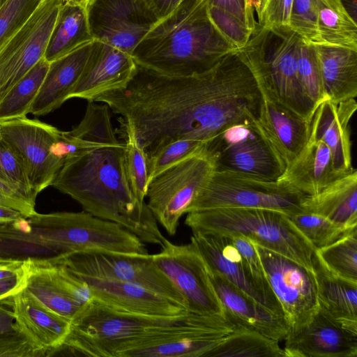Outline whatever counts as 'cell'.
<instances>
[{
    "instance_id": "d6986e66",
    "label": "cell",
    "mask_w": 357,
    "mask_h": 357,
    "mask_svg": "<svg viewBox=\"0 0 357 357\" xmlns=\"http://www.w3.org/2000/svg\"><path fill=\"white\" fill-rule=\"evenodd\" d=\"M208 272L224 316L236 329L254 331L278 341L287 338L289 329L284 317L252 299L218 273L209 268Z\"/></svg>"
},
{
    "instance_id": "8992f818",
    "label": "cell",
    "mask_w": 357,
    "mask_h": 357,
    "mask_svg": "<svg viewBox=\"0 0 357 357\" xmlns=\"http://www.w3.org/2000/svg\"><path fill=\"white\" fill-rule=\"evenodd\" d=\"M301 37L289 26H256L239 49L250 68L267 82L276 99L311 123L317 108L300 84L297 51Z\"/></svg>"
},
{
    "instance_id": "681fc988",
    "label": "cell",
    "mask_w": 357,
    "mask_h": 357,
    "mask_svg": "<svg viewBox=\"0 0 357 357\" xmlns=\"http://www.w3.org/2000/svg\"><path fill=\"white\" fill-rule=\"evenodd\" d=\"M207 1L208 5L225 10L246 25L244 0H207Z\"/></svg>"
},
{
    "instance_id": "5b68a950",
    "label": "cell",
    "mask_w": 357,
    "mask_h": 357,
    "mask_svg": "<svg viewBox=\"0 0 357 357\" xmlns=\"http://www.w3.org/2000/svg\"><path fill=\"white\" fill-rule=\"evenodd\" d=\"M185 224L192 231L245 236L313 270L317 248L283 212L253 208H212L188 213Z\"/></svg>"
},
{
    "instance_id": "7dc6e473",
    "label": "cell",
    "mask_w": 357,
    "mask_h": 357,
    "mask_svg": "<svg viewBox=\"0 0 357 357\" xmlns=\"http://www.w3.org/2000/svg\"><path fill=\"white\" fill-rule=\"evenodd\" d=\"M0 205L19 211L28 218L36 213L32 203L17 190L0 180Z\"/></svg>"
},
{
    "instance_id": "b9f144b4",
    "label": "cell",
    "mask_w": 357,
    "mask_h": 357,
    "mask_svg": "<svg viewBox=\"0 0 357 357\" xmlns=\"http://www.w3.org/2000/svg\"><path fill=\"white\" fill-rule=\"evenodd\" d=\"M43 0H6L0 7V50Z\"/></svg>"
},
{
    "instance_id": "8fae6325",
    "label": "cell",
    "mask_w": 357,
    "mask_h": 357,
    "mask_svg": "<svg viewBox=\"0 0 357 357\" xmlns=\"http://www.w3.org/2000/svg\"><path fill=\"white\" fill-rule=\"evenodd\" d=\"M152 257L184 298L188 312L225 317L208 266L192 240L188 244L176 245L166 239L160 252Z\"/></svg>"
},
{
    "instance_id": "bcb514c9",
    "label": "cell",
    "mask_w": 357,
    "mask_h": 357,
    "mask_svg": "<svg viewBox=\"0 0 357 357\" xmlns=\"http://www.w3.org/2000/svg\"><path fill=\"white\" fill-rule=\"evenodd\" d=\"M293 0H267L259 26H288Z\"/></svg>"
},
{
    "instance_id": "9c48e42d",
    "label": "cell",
    "mask_w": 357,
    "mask_h": 357,
    "mask_svg": "<svg viewBox=\"0 0 357 357\" xmlns=\"http://www.w3.org/2000/svg\"><path fill=\"white\" fill-rule=\"evenodd\" d=\"M255 118L234 123L206 145L215 170L229 171L276 181L286 165L257 125Z\"/></svg>"
},
{
    "instance_id": "7a4b0ae2",
    "label": "cell",
    "mask_w": 357,
    "mask_h": 357,
    "mask_svg": "<svg viewBox=\"0 0 357 357\" xmlns=\"http://www.w3.org/2000/svg\"><path fill=\"white\" fill-rule=\"evenodd\" d=\"M124 151V142L86 150L66 162L52 185L84 211L121 225L143 243L161 247L167 238L148 206H140L132 194Z\"/></svg>"
},
{
    "instance_id": "ee69618b",
    "label": "cell",
    "mask_w": 357,
    "mask_h": 357,
    "mask_svg": "<svg viewBox=\"0 0 357 357\" xmlns=\"http://www.w3.org/2000/svg\"><path fill=\"white\" fill-rule=\"evenodd\" d=\"M209 17L220 33L239 49L249 40L252 31L238 19L225 10L208 4Z\"/></svg>"
},
{
    "instance_id": "4316f807",
    "label": "cell",
    "mask_w": 357,
    "mask_h": 357,
    "mask_svg": "<svg viewBox=\"0 0 357 357\" xmlns=\"http://www.w3.org/2000/svg\"><path fill=\"white\" fill-rule=\"evenodd\" d=\"M236 329L234 325L186 332L148 342L124 352L121 357L204 356Z\"/></svg>"
},
{
    "instance_id": "ba28073f",
    "label": "cell",
    "mask_w": 357,
    "mask_h": 357,
    "mask_svg": "<svg viewBox=\"0 0 357 357\" xmlns=\"http://www.w3.org/2000/svg\"><path fill=\"white\" fill-rule=\"evenodd\" d=\"M214 170L213 160L206 149L169 167L149 183L147 206L169 234H176L180 218Z\"/></svg>"
},
{
    "instance_id": "f35d334b",
    "label": "cell",
    "mask_w": 357,
    "mask_h": 357,
    "mask_svg": "<svg viewBox=\"0 0 357 357\" xmlns=\"http://www.w3.org/2000/svg\"><path fill=\"white\" fill-rule=\"evenodd\" d=\"M289 218L317 249L332 244L350 231L345 230L329 219L310 211H303L289 215Z\"/></svg>"
},
{
    "instance_id": "52a82bcc",
    "label": "cell",
    "mask_w": 357,
    "mask_h": 357,
    "mask_svg": "<svg viewBox=\"0 0 357 357\" xmlns=\"http://www.w3.org/2000/svg\"><path fill=\"white\" fill-rule=\"evenodd\" d=\"M306 195L280 181L214 170L187 213L218 208L271 209L291 215L303 210Z\"/></svg>"
},
{
    "instance_id": "74e56055",
    "label": "cell",
    "mask_w": 357,
    "mask_h": 357,
    "mask_svg": "<svg viewBox=\"0 0 357 357\" xmlns=\"http://www.w3.org/2000/svg\"><path fill=\"white\" fill-rule=\"evenodd\" d=\"M297 73L303 90L317 107L328 100L324 90L315 45L301 38L297 51Z\"/></svg>"
},
{
    "instance_id": "8d00e7d4",
    "label": "cell",
    "mask_w": 357,
    "mask_h": 357,
    "mask_svg": "<svg viewBox=\"0 0 357 357\" xmlns=\"http://www.w3.org/2000/svg\"><path fill=\"white\" fill-rule=\"evenodd\" d=\"M107 105L88 102L84 116L79 123L69 132L79 139L93 143L117 144Z\"/></svg>"
},
{
    "instance_id": "60d3db41",
    "label": "cell",
    "mask_w": 357,
    "mask_h": 357,
    "mask_svg": "<svg viewBox=\"0 0 357 357\" xmlns=\"http://www.w3.org/2000/svg\"><path fill=\"white\" fill-rule=\"evenodd\" d=\"M0 180L36 204L37 195L30 185L22 159L1 135Z\"/></svg>"
},
{
    "instance_id": "11a10c76",
    "label": "cell",
    "mask_w": 357,
    "mask_h": 357,
    "mask_svg": "<svg viewBox=\"0 0 357 357\" xmlns=\"http://www.w3.org/2000/svg\"><path fill=\"white\" fill-rule=\"evenodd\" d=\"M245 3V12L246 18L247 27L252 32L257 24V22L255 18L254 11L250 7V0H244Z\"/></svg>"
},
{
    "instance_id": "e0dca14e",
    "label": "cell",
    "mask_w": 357,
    "mask_h": 357,
    "mask_svg": "<svg viewBox=\"0 0 357 357\" xmlns=\"http://www.w3.org/2000/svg\"><path fill=\"white\" fill-rule=\"evenodd\" d=\"M137 69V65L130 54L93 40L83 72L68 99L77 98L95 101L101 94L123 89Z\"/></svg>"
},
{
    "instance_id": "f1b7e54d",
    "label": "cell",
    "mask_w": 357,
    "mask_h": 357,
    "mask_svg": "<svg viewBox=\"0 0 357 357\" xmlns=\"http://www.w3.org/2000/svg\"><path fill=\"white\" fill-rule=\"evenodd\" d=\"M322 83L328 99L339 102L357 96V51L342 47L315 45Z\"/></svg>"
},
{
    "instance_id": "9a60e30c",
    "label": "cell",
    "mask_w": 357,
    "mask_h": 357,
    "mask_svg": "<svg viewBox=\"0 0 357 357\" xmlns=\"http://www.w3.org/2000/svg\"><path fill=\"white\" fill-rule=\"evenodd\" d=\"M85 8L93 39L130 55L158 22L142 0H89Z\"/></svg>"
},
{
    "instance_id": "7402d4cb",
    "label": "cell",
    "mask_w": 357,
    "mask_h": 357,
    "mask_svg": "<svg viewBox=\"0 0 357 357\" xmlns=\"http://www.w3.org/2000/svg\"><path fill=\"white\" fill-rule=\"evenodd\" d=\"M356 109L355 98L339 102L326 100L317 106L311 121L310 136L328 147L334 169L339 175L354 169L351 163L350 122Z\"/></svg>"
},
{
    "instance_id": "277c9868",
    "label": "cell",
    "mask_w": 357,
    "mask_h": 357,
    "mask_svg": "<svg viewBox=\"0 0 357 357\" xmlns=\"http://www.w3.org/2000/svg\"><path fill=\"white\" fill-rule=\"evenodd\" d=\"M223 316L186 312L158 317L118 312L91 299L71 319L70 332L56 351L75 356L121 357L125 351L150 341L177 334L225 326Z\"/></svg>"
},
{
    "instance_id": "f546056e",
    "label": "cell",
    "mask_w": 357,
    "mask_h": 357,
    "mask_svg": "<svg viewBox=\"0 0 357 357\" xmlns=\"http://www.w3.org/2000/svg\"><path fill=\"white\" fill-rule=\"evenodd\" d=\"M24 290L49 310L72 319L83 306L59 281L52 262L25 261Z\"/></svg>"
},
{
    "instance_id": "7c38bea8",
    "label": "cell",
    "mask_w": 357,
    "mask_h": 357,
    "mask_svg": "<svg viewBox=\"0 0 357 357\" xmlns=\"http://www.w3.org/2000/svg\"><path fill=\"white\" fill-rule=\"evenodd\" d=\"M57 261L63 263L77 274L142 285L178 302L186 308L184 298L155 264L152 255L126 256L78 252Z\"/></svg>"
},
{
    "instance_id": "e575fe53",
    "label": "cell",
    "mask_w": 357,
    "mask_h": 357,
    "mask_svg": "<svg viewBox=\"0 0 357 357\" xmlns=\"http://www.w3.org/2000/svg\"><path fill=\"white\" fill-rule=\"evenodd\" d=\"M316 254L331 273L357 284V227L332 244L317 249Z\"/></svg>"
},
{
    "instance_id": "ab89813d",
    "label": "cell",
    "mask_w": 357,
    "mask_h": 357,
    "mask_svg": "<svg viewBox=\"0 0 357 357\" xmlns=\"http://www.w3.org/2000/svg\"><path fill=\"white\" fill-rule=\"evenodd\" d=\"M208 143L192 139L172 141L146 158L148 184L159 174L180 161L206 149Z\"/></svg>"
},
{
    "instance_id": "4fadbf2b",
    "label": "cell",
    "mask_w": 357,
    "mask_h": 357,
    "mask_svg": "<svg viewBox=\"0 0 357 357\" xmlns=\"http://www.w3.org/2000/svg\"><path fill=\"white\" fill-rule=\"evenodd\" d=\"M61 131L26 116L0 122V135L22 159L30 185L37 195L52 185L63 166L52 152Z\"/></svg>"
},
{
    "instance_id": "db71d44e",
    "label": "cell",
    "mask_w": 357,
    "mask_h": 357,
    "mask_svg": "<svg viewBox=\"0 0 357 357\" xmlns=\"http://www.w3.org/2000/svg\"><path fill=\"white\" fill-rule=\"evenodd\" d=\"M24 217L25 216L17 210L0 205V225L14 222Z\"/></svg>"
},
{
    "instance_id": "d4e9b609",
    "label": "cell",
    "mask_w": 357,
    "mask_h": 357,
    "mask_svg": "<svg viewBox=\"0 0 357 357\" xmlns=\"http://www.w3.org/2000/svg\"><path fill=\"white\" fill-rule=\"evenodd\" d=\"M340 176L334 169L328 147L322 141L310 136L305 146L278 180L306 195L313 196Z\"/></svg>"
},
{
    "instance_id": "f6af8a7d",
    "label": "cell",
    "mask_w": 357,
    "mask_h": 357,
    "mask_svg": "<svg viewBox=\"0 0 357 357\" xmlns=\"http://www.w3.org/2000/svg\"><path fill=\"white\" fill-rule=\"evenodd\" d=\"M47 352L37 346L17 325L14 333L0 335V357H42Z\"/></svg>"
},
{
    "instance_id": "cb8c5ba5",
    "label": "cell",
    "mask_w": 357,
    "mask_h": 357,
    "mask_svg": "<svg viewBox=\"0 0 357 357\" xmlns=\"http://www.w3.org/2000/svg\"><path fill=\"white\" fill-rule=\"evenodd\" d=\"M92 44L93 40L50 63L29 113L35 116L47 114L68 100L83 72Z\"/></svg>"
},
{
    "instance_id": "d590c367",
    "label": "cell",
    "mask_w": 357,
    "mask_h": 357,
    "mask_svg": "<svg viewBox=\"0 0 357 357\" xmlns=\"http://www.w3.org/2000/svg\"><path fill=\"white\" fill-rule=\"evenodd\" d=\"M124 137V165L127 179L137 203L146 206L145 197L148 188L146 160L144 150L139 145L131 128L121 126Z\"/></svg>"
},
{
    "instance_id": "9f6ffc18",
    "label": "cell",
    "mask_w": 357,
    "mask_h": 357,
    "mask_svg": "<svg viewBox=\"0 0 357 357\" xmlns=\"http://www.w3.org/2000/svg\"><path fill=\"white\" fill-rule=\"evenodd\" d=\"M344 8L351 17V18L356 22V2L357 0H341Z\"/></svg>"
},
{
    "instance_id": "603a6c76",
    "label": "cell",
    "mask_w": 357,
    "mask_h": 357,
    "mask_svg": "<svg viewBox=\"0 0 357 357\" xmlns=\"http://www.w3.org/2000/svg\"><path fill=\"white\" fill-rule=\"evenodd\" d=\"M4 301L13 310L19 328L47 356L54 355L70 332L71 319L49 310L24 289Z\"/></svg>"
},
{
    "instance_id": "6f0895ef",
    "label": "cell",
    "mask_w": 357,
    "mask_h": 357,
    "mask_svg": "<svg viewBox=\"0 0 357 357\" xmlns=\"http://www.w3.org/2000/svg\"><path fill=\"white\" fill-rule=\"evenodd\" d=\"M63 1H68L73 2L75 3L86 6V5L87 4V3L89 0H63Z\"/></svg>"
},
{
    "instance_id": "c3c4849f",
    "label": "cell",
    "mask_w": 357,
    "mask_h": 357,
    "mask_svg": "<svg viewBox=\"0 0 357 357\" xmlns=\"http://www.w3.org/2000/svg\"><path fill=\"white\" fill-rule=\"evenodd\" d=\"M26 285V269L20 274L0 279V302L22 291Z\"/></svg>"
},
{
    "instance_id": "5bb4252c",
    "label": "cell",
    "mask_w": 357,
    "mask_h": 357,
    "mask_svg": "<svg viewBox=\"0 0 357 357\" xmlns=\"http://www.w3.org/2000/svg\"><path fill=\"white\" fill-rule=\"evenodd\" d=\"M63 0H43L0 50V100L44 57Z\"/></svg>"
},
{
    "instance_id": "3957f363",
    "label": "cell",
    "mask_w": 357,
    "mask_h": 357,
    "mask_svg": "<svg viewBox=\"0 0 357 357\" xmlns=\"http://www.w3.org/2000/svg\"><path fill=\"white\" fill-rule=\"evenodd\" d=\"M238 48L212 22L207 0H183L135 47L137 66L168 76H189L213 68Z\"/></svg>"
},
{
    "instance_id": "484cf974",
    "label": "cell",
    "mask_w": 357,
    "mask_h": 357,
    "mask_svg": "<svg viewBox=\"0 0 357 357\" xmlns=\"http://www.w3.org/2000/svg\"><path fill=\"white\" fill-rule=\"evenodd\" d=\"M319 310L340 326L357 333V284L331 273L316 252L313 257Z\"/></svg>"
},
{
    "instance_id": "7bdbcfd3",
    "label": "cell",
    "mask_w": 357,
    "mask_h": 357,
    "mask_svg": "<svg viewBox=\"0 0 357 357\" xmlns=\"http://www.w3.org/2000/svg\"><path fill=\"white\" fill-rule=\"evenodd\" d=\"M288 26L304 41L324 45L318 29L317 0H293Z\"/></svg>"
},
{
    "instance_id": "836d02e7",
    "label": "cell",
    "mask_w": 357,
    "mask_h": 357,
    "mask_svg": "<svg viewBox=\"0 0 357 357\" xmlns=\"http://www.w3.org/2000/svg\"><path fill=\"white\" fill-rule=\"evenodd\" d=\"M285 357L279 341L254 331L236 329L206 357Z\"/></svg>"
},
{
    "instance_id": "ac0fdd59",
    "label": "cell",
    "mask_w": 357,
    "mask_h": 357,
    "mask_svg": "<svg viewBox=\"0 0 357 357\" xmlns=\"http://www.w3.org/2000/svg\"><path fill=\"white\" fill-rule=\"evenodd\" d=\"M75 274L89 286L91 298L112 310L158 317H175L188 312L178 302L142 285Z\"/></svg>"
},
{
    "instance_id": "1f68e13d",
    "label": "cell",
    "mask_w": 357,
    "mask_h": 357,
    "mask_svg": "<svg viewBox=\"0 0 357 357\" xmlns=\"http://www.w3.org/2000/svg\"><path fill=\"white\" fill-rule=\"evenodd\" d=\"M318 29L324 45L357 51V23L341 0H317Z\"/></svg>"
},
{
    "instance_id": "6da1fadb",
    "label": "cell",
    "mask_w": 357,
    "mask_h": 357,
    "mask_svg": "<svg viewBox=\"0 0 357 357\" xmlns=\"http://www.w3.org/2000/svg\"><path fill=\"white\" fill-rule=\"evenodd\" d=\"M132 129L146 158L178 139L208 143L228 126L257 115L260 93L239 50L213 68L168 76L137 66L123 89L98 96Z\"/></svg>"
},
{
    "instance_id": "4dcf8cb0",
    "label": "cell",
    "mask_w": 357,
    "mask_h": 357,
    "mask_svg": "<svg viewBox=\"0 0 357 357\" xmlns=\"http://www.w3.org/2000/svg\"><path fill=\"white\" fill-rule=\"evenodd\" d=\"M92 40L85 6L63 1L44 57L50 63Z\"/></svg>"
},
{
    "instance_id": "ffe728a7",
    "label": "cell",
    "mask_w": 357,
    "mask_h": 357,
    "mask_svg": "<svg viewBox=\"0 0 357 357\" xmlns=\"http://www.w3.org/2000/svg\"><path fill=\"white\" fill-rule=\"evenodd\" d=\"M190 240L196 244L209 268L218 273L257 302L281 316L258 289L246 261L228 234L192 231Z\"/></svg>"
},
{
    "instance_id": "f907efd6",
    "label": "cell",
    "mask_w": 357,
    "mask_h": 357,
    "mask_svg": "<svg viewBox=\"0 0 357 357\" xmlns=\"http://www.w3.org/2000/svg\"><path fill=\"white\" fill-rule=\"evenodd\" d=\"M158 21L170 15L183 0H142Z\"/></svg>"
},
{
    "instance_id": "44dd1931",
    "label": "cell",
    "mask_w": 357,
    "mask_h": 357,
    "mask_svg": "<svg viewBox=\"0 0 357 357\" xmlns=\"http://www.w3.org/2000/svg\"><path fill=\"white\" fill-rule=\"evenodd\" d=\"M285 340V357H356L357 333L325 317L319 310L298 333Z\"/></svg>"
},
{
    "instance_id": "680465c9",
    "label": "cell",
    "mask_w": 357,
    "mask_h": 357,
    "mask_svg": "<svg viewBox=\"0 0 357 357\" xmlns=\"http://www.w3.org/2000/svg\"><path fill=\"white\" fill-rule=\"evenodd\" d=\"M6 1V0H0V7Z\"/></svg>"
},
{
    "instance_id": "d6a6232c",
    "label": "cell",
    "mask_w": 357,
    "mask_h": 357,
    "mask_svg": "<svg viewBox=\"0 0 357 357\" xmlns=\"http://www.w3.org/2000/svg\"><path fill=\"white\" fill-rule=\"evenodd\" d=\"M50 63L43 57L0 100V122L26 116L42 86Z\"/></svg>"
},
{
    "instance_id": "83f0119b",
    "label": "cell",
    "mask_w": 357,
    "mask_h": 357,
    "mask_svg": "<svg viewBox=\"0 0 357 357\" xmlns=\"http://www.w3.org/2000/svg\"><path fill=\"white\" fill-rule=\"evenodd\" d=\"M304 211L319 214L345 230L357 227V171L354 169L318 194L306 196Z\"/></svg>"
},
{
    "instance_id": "2e32d148",
    "label": "cell",
    "mask_w": 357,
    "mask_h": 357,
    "mask_svg": "<svg viewBox=\"0 0 357 357\" xmlns=\"http://www.w3.org/2000/svg\"><path fill=\"white\" fill-rule=\"evenodd\" d=\"M252 72L260 93L255 122L287 167L307 142L311 123L282 105L264 79Z\"/></svg>"
},
{
    "instance_id": "f5cc1de1",
    "label": "cell",
    "mask_w": 357,
    "mask_h": 357,
    "mask_svg": "<svg viewBox=\"0 0 357 357\" xmlns=\"http://www.w3.org/2000/svg\"><path fill=\"white\" fill-rule=\"evenodd\" d=\"M24 270L25 261H0V279L20 274Z\"/></svg>"
},
{
    "instance_id": "816d5d0a",
    "label": "cell",
    "mask_w": 357,
    "mask_h": 357,
    "mask_svg": "<svg viewBox=\"0 0 357 357\" xmlns=\"http://www.w3.org/2000/svg\"><path fill=\"white\" fill-rule=\"evenodd\" d=\"M17 330L15 316L10 306L4 301L0 302V335L14 333Z\"/></svg>"
},
{
    "instance_id": "30bf717a",
    "label": "cell",
    "mask_w": 357,
    "mask_h": 357,
    "mask_svg": "<svg viewBox=\"0 0 357 357\" xmlns=\"http://www.w3.org/2000/svg\"><path fill=\"white\" fill-rule=\"evenodd\" d=\"M252 242L268 284L288 324V335L295 334L319 311L313 270Z\"/></svg>"
}]
</instances>
